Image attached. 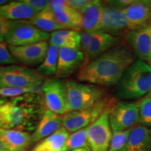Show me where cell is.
<instances>
[{
    "label": "cell",
    "mask_w": 151,
    "mask_h": 151,
    "mask_svg": "<svg viewBox=\"0 0 151 151\" xmlns=\"http://www.w3.org/2000/svg\"><path fill=\"white\" fill-rule=\"evenodd\" d=\"M37 13L41 12L50 7V1L47 0H24Z\"/></svg>",
    "instance_id": "32"
},
{
    "label": "cell",
    "mask_w": 151,
    "mask_h": 151,
    "mask_svg": "<svg viewBox=\"0 0 151 151\" xmlns=\"http://www.w3.org/2000/svg\"><path fill=\"white\" fill-rule=\"evenodd\" d=\"M41 94L46 110L61 116L68 113L65 82L58 78L47 79Z\"/></svg>",
    "instance_id": "9"
},
{
    "label": "cell",
    "mask_w": 151,
    "mask_h": 151,
    "mask_svg": "<svg viewBox=\"0 0 151 151\" xmlns=\"http://www.w3.org/2000/svg\"><path fill=\"white\" fill-rule=\"evenodd\" d=\"M127 22L129 31L151 26V9L143 2L137 0L122 9Z\"/></svg>",
    "instance_id": "16"
},
{
    "label": "cell",
    "mask_w": 151,
    "mask_h": 151,
    "mask_svg": "<svg viewBox=\"0 0 151 151\" xmlns=\"http://www.w3.org/2000/svg\"><path fill=\"white\" fill-rule=\"evenodd\" d=\"M132 129L113 132L109 151H122L129 140Z\"/></svg>",
    "instance_id": "30"
},
{
    "label": "cell",
    "mask_w": 151,
    "mask_h": 151,
    "mask_svg": "<svg viewBox=\"0 0 151 151\" xmlns=\"http://www.w3.org/2000/svg\"><path fill=\"white\" fill-rule=\"evenodd\" d=\"M1 66H0V71H1Z\"/></svg>",
    "instance_id": "43"
},
{
    "label": "cell",
    "mask_w": 151,
    "mask_h": 151,
    "mask_svg": "<svg viewBox=\"0 0 151 151\" xmlns=\"http://www.w3.org/2000/svg\"><path fill=\"white\" fill-rule=\"evenodd\" d=\"M109 113H103L88 127V139L91 151H109L113 135Z\"/></svg>",
    "instance_id": "11"
},
{
    "label": "cell",
    "mask_w": 151,
    "mask_h": 151,
    "mask_svg": "<svg viewBox=\"0 0 151 151\" xmlns=\"http://www.w3.org/2000/svg\"><path fill=\"white\" fill-rule=\"evenodd\" d=\"M62 127V116L46 110L31 135L32 144L43 140Z\"/></svg>",
    "instance_id": "17"
},
{
    "label": "cell",
    "mask_w": 151,
    "mask_h": 151,
    "mask_svg": "<svg viewBox=\"0 0 151 151\" xmlns=\"http://www.w3.org/2000/svg\"><path fill=\"white\" fill-rule=\"evenodd\" d=\"M49 45L48 41H41L25 46H8L11 55L17 62L26 65H37L43 62Z\"/></svg>",
    "instance_id": "15"
},
{
    "label": "cell",
    "mask_w": 151,
    "mask_h": 151,
    "mask_svg": "<svg viewBox=\"0 0 151 151\" xmlns=\"http://www.w3.org/2000/svg\"><path fill=\"white\" fill-rule=\"evenodd\" d=\"M69 151H91L90 148H79V149H75V150H71Z\"/></svg>",
    "instance_id": "38"
},
{
    "label": "cell",
    "mask_w": 151,
    "mask_h": 151,
    "mask_svg": "<svg viewBox=\"0 0 151 151\" xmlns=\"http://www.w3.org/2000/svg\"><path fill=\"white\" fill-rule=\"evenodd\" d=\"M29 21L38 29L46 33L50 32H54L58 30L67 29L58 22L55 14L50 7L41 12L37 13L35 16L30 19Z\"/></svg>",
    "instance_id": "23"
},
{
    "label": "cell",
    "mask_w": 151,
    "mask_h": 151,
    "mask_svg": "<svg viewBox=\"0 0 151 151\" xmlns=\"http://www.w3.org/2000/svg\"><path fill=\"white\" fill-rule=\"evenodd\" d=\"M47 80L38 71L16 65L1 67L0 88L41 86Z\"/></svg>",
    "instance_id": "6"
},
{
    "label": "cell",
    "mask_w": 151,
    "mask_h": 151,
    "mask_svg": "<svg viewBox=\"0 0 151 151\" xmlns=\"http://www.w3.org/2000/svg\"><path fill=\"white\" fill-rule=\"evenodd\" d=\"M122 151H151L150 129L141 125L134 127L129 140Z\"/></svg>",
    "instance_id": "21"
},
{
    "label": "cell",
    "mask_w": 151,
    "mask_h": 151,
    "mask_svg": "<svg viewBox=\"0 0 151 151\" xmlns=\"http://www.w3.org/2000/svg\"><path fill=\"white\" fill-rule=\"evenodd\" d=\"M137 60L131 47L122 42L84 64L76 77L80 81L100 87L116 86Z\"/></svg>",
    "instance_id": "1"
},
{
    "label": "cell",
    "mask_w": 151,
    "mask_h": 151,
    "mask_svg": "<svg viewBox=\"0 0 151 151\" xmlns=\"http://www.w3.org/2000/svg\"><path fill=\"white\" fill-rule=\"evenodd\" d=\"M42 86L29 88H0V97L14 98L29 93L41 94Z\"/></svg>",
    "instance_id": "29"
},
{
    "label": "cell",
    "mask_w": 151,
    "mask_h": 151,
    "mask_svg": "<svg viewBox=\"0 0 151 151\" xmlns=\"http://www.w3.org/2000/svg\"><path fill=\"white\" fill-rule=\"evenodd\" d=\"M58 22L65 29L76 32L82 31V16L81 14L67 6L59 13L55 14Z\"/></svg>",
    "instance_id": "25"
},
{
    "label": "cell",
    "mask_w": 151,
    "mask_h": 151,
    "mask_svg": "<svg viewBox=\"0 0 151 151\" xmlns=\"http://www.w3.org/2000/svg\"><path fill=\"white\" fill-rule=\"evenodd\" d=\"M17 62H18L11 55L6 42H0V64L12 65Z\"/></svg>",
    "instance_id": "31"
},
{
    "label": "cell",
    "mask_w": 151,
    "mask_h": 151,
    "mask_svg": "<svg viewBox=\"0 0 151 151\" xmlns=\"http://www.w3.org/2000/svg\"><path fill=\"white\" fill-rule=\"evenodd\" d=\"M10 27V20L0 15V42H4Z\"/></svg>",
    "instance_id": "34"
},
{
    "label": "cell",
    "mask_w": 151,
    "mask_h": 151,
    "mask_svg": "<svg viewBox=\"0 0 151 151\" xmlns=\"http://www.w3.org/2000/svg\"><path fill=\"white\" fill-rule=\"evenodd\" d=\"M123 39L132 48L137 59L151 63V26L128 31Z\"/></svg>",
    "instance_id": "13"
},
{
    "label": "cell",
    "mask_w": 151,
    "mask_h": 151,
    "mask_svg": "<svg viewBox=\"0 0 151 151\" xmlns=\"http://www.w3.org/2000/svg\"><path fill=\"white\" fill-rule=\"evenodd\" d=\"M80 34L81 50L85 57L83 65L122 43L121 37L101 31H81Z\"/></svg>",
    "instance_id": "7"
},
{
    "label": "cell",
    "mask_w": 151,
    "mask_h": 151,
    "mask_svg": "<svg viewBox=\"0 0 151 151\" xmlns=\"http://www.w3.org/2000/svg\"><path fill=\"white\" fill-rule=\"evenodd\" d=\"M3 150H5V149H4V146H3L2 143H1V140H0V151Z\"/></svg>",
    "instance_id": "40"
},
{
    "label": "cell",
    "mask_w": 151,
    "mask_h": 151,
    "mask_svg": "<svg viewBox=\"0 0 151 151\" xmlns=\"http://www.w3.org/2000/svg\"><path fill=\"white\" fill-rule=\"evenodd\" d=\"M49 44L58 48L81 49L80 32L70 29H62L54 32L50 35Z\"/></svg>",
    "instance_id": "22"
},
{
    "label": "cell",
    "mask_w": 151,
    "mask_h": 151,
    "mask_svg": "<svg viewBox=\"0 0 151 151\" xmlns=\"http://www.w3.org/2000/svg\"><path fill=\"white\" fill-rule=\"evenodd\" d=\"M46 111L41 94L0 97V128L24 132L33 129Z\"/></svg>",
    "instance_id": "2"
},
{
    "label": "cell",
    "mask_w": 151,
    "mask_h": 151,
    "mask_svg": "<svg viewBox=\"0 0 151 151\" xmlns=\"http://www.w3.org/2000/svg\"><path fill=\"white\" fill-rule=\"evenodd\" d=\"M88 127L73 132L69 134L65 146L66 150L90 148L88 139Z\"/></svg>",
    "instance_id": "27"
},
{
    "label": "cell",
    "mask_w": 151,
    "mask_h": 151,
    "mask_svg": "<svg viewBox=\"0 0 151 151\" xmlns=\"http://www.w3.org/2000/svg\"><path fill=\"white\" fill-rule=\"evenodd\" d=\"M135 0H116V1H107L106 2L113 7L124 9L134 2Z\"/></svg>",
    "instance_id": "36"
},
{
    "label": "cell",
    "mask_w": 151,
    "mask_h": 151,
    "mask_svg": "<svg viewBox=\"0 0 151 151\" xmlns=\"http://www.w3.org/2000/svg\"><path fill=\"white\" fill-rule=\"evenodd\" d=\"M84 60V54L81 49L59 48L56 78H69L73 73L78 72L83 65Z\"/></svg>",
    "instance_id": "14"
},
{
    "label": "cell",
    "mask_w": 151,
    "mask_h": 151,
    "mask_svg": "<svg viewBox=\"0 0 151 151\" xmlns=\"http://www.w3.org/2000/svg\"><path fill=\"white\" fill-rule=\"evenodd\" d=\"M50 35L38 29L29 20H10V27L5 41L9 46H25L48 41Z\"/></svg>",
    "instance_id": "8"
},
{
    "label": "cell",
    "mask_w": 151,
    "mask_h": 151,
    "mask_svg": "<svg viewBox=\"0 0 151 151\" xmlns=\"http://www.w3.org/2000/svg\"><path fill=\"white\" fill-rule=\"evenodd\" d=\"M142 1L148 7V8H150L151 9V0H142Z\"/></svg>",
    "instance_id": "37"
},
{
    "label": "cell",
    "mask_w": 151,
    "mask_h": 151,
    "mask_svg": "<svg viewBox=\"0 0 151 151\" xmlns=\"http://www.w3.org/2000/svg\"><path fill=\"white\" fill-rule=\"evenodd\" d=\"M151 91V65L137 59L116 85L115 95L123 100L141 99Z\"/></svg>",
    "instance_id": "3"
},
{
    "label": "cell",
    "mask_w": 151,
    "mask_h": 151,
    "mask_svg": "<svg viewBox=\"0 0 151 151\" xmlns=\"http://www.w3.org/2000/svg\"><path fill=\"white\" fill-rule=\"evenodd\" d=\"M117 101L116 97L106 95L89 108L66 113L62 116V127L71 133L89 127L103 113L111 111Z\"/></svg>",
    "instance_id": "4"
},
{
    "label": "cell",
    "mask_w": 151,
    "mask_h": 151,
    "mask_svg": "<svg viewBox=\"0 0 151 151\" xmlns=\"http://www.w3.org/2000/svg\"><path fill=\"white\" fill-rule=\"evenodd\" d=\"M150 129V137H151V128H150V129Z\"/></svg>",
    "instance_id": "41"
},
{
    "label": "cell",
    "mask_w": 151,
    "mask_h": 151,
    "mask_svg": "<svg viewBox=\"0 0 151 151\" xmlns=\"http://www.w3.org/2000/svg\"><path fill=\"white\" fill-rule=\"evenodd\" d=\"M37 12L24 0L9 1L6 4L0 6V15L6 20H29Z\"/></svg>",
    "instance_id": "19"
},
{
    "label": "cell",
    "mask_w": 151,
    "mask_h": 151,
    "mask_svg": "<svg viewBox=\"0 0 151 151\" xmlns=\"http://www.w3.org/2000/svg\"><path fill=\"white\" fill-rule=\"evenodd\" d=\"M0 140L5 150L9 151H26L32 145L29 132L18 129L0 128Z\"/></svg>",
    "instance_id": "18"
},
{
    "label": "cell",
    "mask_w": 151,
    "mask_h": 151,
    "mask_svg": "<svg viewBox=\"0 0 151 151\" xmlns=\"http://www.w3.org/2000/svg\"><path fill=\"white\" fill-rule=\"evenodd\" d=\"M92 0H67V4L71 8L81 13L90 4Z\"/></svg>",
    "instance_id": "33"
},
{
    "label": "cell",
    "mask_w": 151,
    "mask_h": 151,
    "mask_svg": "<svg viewBox=\"0 0 151 151\" xmlns=\"http://www.w3.org/2000/svg\"><path fill=\"white\" fill-rule=\"evenodd\" d=\"M10 1H6V0H0V6L6 4L7 3H9Z\"/></svg>",
    "instance_id": "39"
},
{
    "label": "cell",
    "mask_w": 151,
    "mask_h": 151,
    "mask_svg": "<svg viewBox=\"0 0 151 151\" xmlns=\"http://www.w3.org/2000/svg\"><path fill=\"white\" fill-rule=\"evenodd\" d=\"M68 113L92 106L105 97L103 87L69 80L65 82Z\"/></svg>",
    "instance_id": "5"
},
{
    "label": "cell",
    "mask_w": 151,
    "mask_h": 151,
    "mask_svg": "<svg viewBox=\"0 0 151 151\" xmlns=\"http://www.w3.org/2000/svg\"><path fill=\"white\" fill-rule=\"evenodd\" d=\"M1 151H9V150H1Z\"/></svg>",
    "instance_id": "42"
},
{
    "label": "cell",
    "mask_w": 151,
    "mask_h": 151,
    "mask_svg": "<svg viewBox=\"0 0 151 151\" xmlns=\"http://www.w3.org/2000/svg\"><path fill=\"white\" fill-rule=\"evenodd\" d=\"M138 102L139 109V123L140 125L151 127V95L143 97Z\"/></svg>",
    "instance_id": "28"
},
{
    "label": "cell",
    "mask_w": 151,
    "mask_h": 151,
    "mask_svg": "<svg viewBox=\"0 0 151 151\" xmlns=\"http://www.w3.org/2000/svg\"><path fill=\"white\" fill-rule=\"evenodd\" d=\"M103 7V1L92 0L90 4L81 13L82 16V31H100Z\"/></svg>",
    "instance_id": "20"
},
{
    "label": "cell",
    "mask_w": 151,
    "mask_h": 151,
    "mask_svg": "<svg viewBox=\"0 0 151 151\" xmlns=\"http://www.w3.org/2000/svg\"><path fill=\"white\" fill-rule=\"evenodd\" d=\"M58 55L59 48L52 45H49L46 55L42 63L38 67V72L46 78L49 76L55 75L58 68Z\"/></svg>",
    "instance_id": "26"
},
{
    "label": "cell",
    "mask_w": 151,
    "mask_h": 151,
    "mask_svg": "<svg viewBox=\"0 0 151 151\" xmlns=\"http://www.w3.org/2000/svg\"><path fill=\"white\" fill-rule=\"evenodd\" d=\"M150 94L151 95V91H150Z\"/></svg>",
    "instance_id": "44"
},
{
    "label": "cell",
    "mask_w": 151,
    "mask_h": 151,
    "mask_svg": "<svg viewBox=\"0 0 151 151\" xmlns=\"http://www.w3.org/2000/svg\"><path fill=\"white\" fill-rule=\"evenodd\" d=\"M109 121L113 132L134 128L139 123L138 102L117 101L109 113Z\"/></svg>",
    "instance_id": "10"
},
{
    "label": "cell",
    "mask_w": 151,
    "mask_h": 151,
    "mask_svg": "<svg viewBox=\"0 0 151 151\" xmlns=\"http://www.w3.org/2000/svg\"><path fill=\"white\" fill-rule=\"evenodd\" d=\"M67 6V0H52V1H50V8L54 14L60 12Z\"/></svg>",
    "instance_id": "35"
},
{
    "label": "cell",
    "mask_w": 151,
    "mask_h": 151,
    "mask_svg": "<svg viewBox=\"0 0 151 151\" xmlns=\"http://www.w3.org/2000/svg\"><path fill=\"white\" fill-rule=\"evenodd\" d=\"M69 136V132L62 127L37 144L33 151H61Z\"/></svg>",
    "instance_id": "24"
},
{
    "label": "cell",
    "mask_w": 151,
    "mask_h": 151,
    "mask_svg": "<svg viewBox=\"0 0 151 151\" xmlns=\"http://www.w3.org/2000/svg\"><path fill=\"white\" fill-rule=\"evenodd\" d=\"M103 14L100 31L121 37L129 31L123 10L103 1Z\"/></svg>",
    "instance_id": "12"
}]
</instances>
